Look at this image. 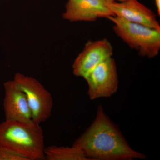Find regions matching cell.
Instances as JSON below:
<instances>
[{
    "mask_svg": "<svg viewBox=\"0 0 160 160\" xmlns=\"http://www.w3.org/2000/svg\"><path fill=\"white\" fill-rule=\"evenodd\" d=\"M73 146L80 148L89 160L144 159L146 156L129 146L119 129L106 115L102 106L89 128Z\"/></svg>",
    "mask_w": 160,
    "mask_h": 160,
    "instance_id": "obj_1",
    "label": "cell"
},
{
    "mask_svg": "<svg viewBox=\"0 0 160 160\" xmlns=\"http://www.w3.org/2000/svg\"><path fill=\"white\" fill-rule=\"evenodd\" d=\"M0 146L25 160H45V137L40 124L5 120L0 123Z\"/></svg>",
    "mask_w": 160,
    "mask_h": 160,
    "instance_id": "obj_2",
    "label": "cell"
},
{
    "mask_svg": "<svg viewBox=\"0 0 160 160\" xmlns=\"http://www.w3.org/2000/svg\"><path fill=\"white\" fill-rule=\"evenodd\" d=\"M107 19L113 23L112 28L115 34L140 56L152 58L158 55L160 30L131 22L115 16Z\"/></svg>",
    "mask_w": 160,
    "mask_h": 160,
    "instance_id": "obj_3",
    "label": "cell"
},
{
    "mask_svg": "<svg viewBox=\"0 0 160 160\" xmlns=\"http://www.w3.org/2000/svg\"><path fill=\"white\" fill-rule=\"evenodd\" d=\"M25 93L35 122H46L50 116L53 107L51 93L36 79L18 72L13 79Z\"/></svg>",
    "mask_w": 160,
    "mask_h": 160,
    "instance_id": "obj_4",
    "label": "cell"
},
{
    "mask_svg": "<svg viewBox=\"0 0 160 160\" xmlns=\"http://www.w3.org/2000/svg\"><path fill=\"white\" fill-rule=\"evenodd\" d=\"M84 78L88 84V93L90 99L111 96L118 87L115 61L112 57L104 60Z\"/></svg>",
    "mask_w": 160,
    "mask_h": 160,
    "instance_id": "obj_5",
    "label": "cell"
},
{
    "mask_svg": "<svg viewBox=\"0 0 160 160\" xmlns=\"http://www.w3.org/2000/svg\"><path fill=\"white\" fill-rule=\"evenodd\" d=\"M115 0H68L63 14L71 22H92L100 18L114 16L110 6Z\"/></svg>",
    "mask_w": 160,
    "mask_h": 160,
    "instance_id": "obj_6",
    "label": "cell"
},
{
    "mask_svg": "<svg viewBox=\"0 0 160 160\" xmlns=\"http://www.w3.org/2000/svg\"><path fill=\"white\" fill-rule=\"evenodd\" d=\"M113 52L111 43L106 38L89 41L75 60L73 74L84 78L100 63L112 57Z\"/></svg>",
    "mask_w": 160,
    "mask_h": 160,
    "instance_id": "obj_7",
    "label": "cell"
},
{
    "mask_svg": "<svg viewBox=\"0 0 160 160\" xmlns=\"http://www.w3.org/2000/svg\"><path fill=\"white\" fill-rule=\"evenodd\" d=\"M4 88L3 108L6 120L23 122L33 121L26 95L14 81L10 80L4 83Z\"/></svg>",
    "mask_w": 160,
    "mask_h": 160,
    "instance_id": "obj_8",
    "label": "cell"
},
{
    "mask_svg": "<svg viewBox=\"0 0 160 160\" xmlns=\"http://www.w3.org/2000/svg\"><path fill=\"white\" fill-rule=\"evenodd\" d=\"M115 16L131 22L136 23L158 30L160 25L154 12L138 0L115 2L110 6Z\"/></svg>",
    "mask_w": 160,
    "mask_h": 160,
    "instance_id": "obj_9",
    "label": "cell"
},
{
    "mask_svg": "<svg viewBox=\"0 0 160 160\" xmlns=\"http://www.w3.org/2000/svg\"><path fill=\"white\" fill-rule=\"evenodd\" d=\"M45 160H89L80 148L72 145V147L51 146L45 147Z\"/></svg>",
    "mask_w": 160,
    "mask_h": 160,
    "instance_id": "obj_10",
    "label": "cell"
},
{
    "mask_svg": "<svg viewBox=\"0 0 160 160\" xmlns=\"http://www.w3.org/2000/svg\"><path fill=\"white\" fill-rule=\"evenodd\" d=\"M0 160H25L24 158L12 153L0 146Z\"/></svg>",
    "mask_w": 160,
    "mask_h": 160,
    "instance_id": "obj_11",
    "label": "cell"
},
{
    "mask_svg": "<svg viewBox=\"0 0 160 160\" xmlns=\"http://www.w3.org/2000/svg\"><path fill=\"white\" fill-rule=\"evenodd\" d=\"M158 15H160V0H154Z\"/></svg>",
    "mask_w": 160,
    "mask_h": 160,
    "instance_id": "obj_12",
    "label": "cell"
},
{
    "mask_svg": "<svg viewBox=\"0 0 160 160\" xmlns=\"http://www.w3.org/2000/svg\"><path fill=\"white\" fill-rule=\"evenodd\" d=\"M119 2H124V1H126V0H118Z\"/></svg>",
    "mask_w": 160,
    "mask_h": 160,
    "instance_id": "obj_13",
    "label": "cell"
}]
</instances>
